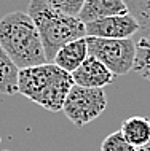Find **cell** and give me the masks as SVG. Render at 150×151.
Returning a JSON list of instances; mask_svg holds the SVG:
<instances>
[{"label": "cell", "instance_id": "obj_1", "mask_svg": "<svg viewBox=\"0 0 150 151\" xmlns=\"http://www.w3.org/2000/svg\"><path fill=\"white\" fill-rule=\"evenodd\" d=\"M0 45L19 70L48 64L42 38L27 13L11 11L0 19Z\"/></svg>", "mask_w": 150, "mask_h": 151}, {"label": "cell", "instance_id": "obj_2", "mask_svg": "<svg viewBox=\"0 0 150 151\" xmlns=\"http://www.w3.org/2000/svg\"><path fill=\"white\" fill-rule=\"evenodd\" d=\"M72 86V75L54 64L22 68L18 73V94L27 97L48 111L62 110Z\"/></svg>", "mask_w": 150, "mask_h": 151}, {"label": "cell", "instance_id": "obj_3", "mask_svg": "<svg viewBox=\"0 0 150 151\" xmlns=\"http://www.w3.org/2000/svg\"><path fill=\"white\" fill-rule=\"evenodd\" d=\"M27 14L32 18L38 30L48 64H53L56 52L64 45L86 37L85 24L78 18L54 10L45 0H30Z\"/></svg>", "mask_w": 150, "mask_h": 151}, {"label": "cell", "instance_id": "obj_4", "mask_svg": "<svg viewBox=\"0 0 150 151\" xmlns=\"http://www.w3.org/2000/svg\"><path fill=\"white\" fill-rule=\"evenodd\" d=\"M88 54L102 62L115 76L133 70L136 59V42L131 38L109 40L86 37Z\"/></svg>", "mask_w": 150, "mask_h": 151}, {"label": "cell", "instance_id": "obj_5", "mask_svg": "<svg viewBox=\"0 0 150 151\" xmlns=\"http://www.w3.org/2000/svg\"><path fill=\"white\" fill-rule=\"evenodd\" d=\"M105 108L107 96L104 89L82 88L74 84L66 97L62 111L72 124H75L77 127H83L91 121L98 119Z\"/></svg>", "mask_w": 150, "mask_h": 151}, {"label": "cell", "instance_id": "obj_6", "mask_svg": "<svg viewBox=\"0 0 150 151\" xmlns=\"http://www.w3.org/2000/svg\"><path fill=\"white\" fill-rule=\"evenodd\" d=\"M139 22L131 13L109 16L98 21L85 24V34L86 37L96 38H109V40H125L131 38L136 32H139Z\"/></svg>", "mask_w": 150, "mask_h": 151}, {"label": "cell", "instance_id": "obj_7", "mask_svg": "<svg viewBox=\"0 0 150 151\" xmlns=\"http://www.w3.org/2000/svg\"><path fill=\"white\" fill-rule=\"evenodd\" d=\"M113 78H115V75L93 56H88L85 62L72 73L74 84L91 89H104L112 83Z\"/></svg>", "mask_w": 150, "mask_h": 151}, {"label": "cell", "instance_id": "obj_8", "mask_svg": "<svg viewBox=\"0 0 150 151\" xmlns=\"http://www.w3.org/2000/svg\"><path fill=\"white\" fill-rule=\"evenodd\" d=\"M129 8L126 0H86L78 14V19L83 24L98 21L109 16L128 14Z\"/></svg>", "mask_w": 150, "mask_h": 151}, {"label": "cell", "instance_id": "obj_9", "mask_svg": "<svg viewBox=\"0 0 150 151\" xmlns=\"http://www.w3.org/2000/svg\"><path fill=\"white\" fill-rule=\"evenodd\" d=\"M88 43H86V37L78 38L75 42H70L67 45H64L61 50L56 52L53 64L58 65L59 68H62L67 73H74L77 68L80 67L85 59L88 58Z\"/></svg>", "mask_w": 150, "mask_h": 151}, {"label": "cell", "instance_id": "obj_10", "mask_svg": "<svg viewBox=\"0 0 150 151\" xmlns=\"http://www.w3.org/2000/svg\"><path fill=\"white\" fill-rule=\"evenodd\" d=\"M123 137L137 151H150V118L131 116L123 121L120 127Z\"/></svg>", "mask_w": 150, "mask_h": 151}, {"label": "cell", "instance_id": "obj_11", "mask_svg": "<svg viewBox=\"0 0 150 151\" xmlns=\"http://www.w3.org/2000/svg\"><path fill=\"white\" fill-rule=\"evenodd\" d=\"M18 73L19 68L0 45V92L5 96H13L18 92Z\"/></svg>", "mask_w": 150, "mask_h": 151}, {"label": "cell", "instance_id": "obj_12", "mask_svg": "<svg viewBox=\"0 0 150 151\" xmlns=\"http://www.w3.org/2000/svg\"><path fill=\"white\" fill-rule=\"evenodd\" d=\"M133 70L150 83V37L144 35L139 42H136V59Z\"/></svg>", "mask_w": 150, "mask_h": 151}, {"label": "cell", "instance_id": "obj_13", "mask_svg": "<svg viewBox=\"0 0 150 151\" xmlns=\"http://www.w3.org/2000/svg\"><path fill=\"white\" fill-rule=\"evenodd\" d=\"M129 13L139 22L141 32L150 37V0H126Z\"/></svg>", "mask_w": 150, "mask_h": 151}, {"label": "cell", "instance_id": "obj_14", "mask_svg": "<svg viewBox=\"0 0 150 151\" xmlns=\"http://www.w3.org/2000/svg\"><path fill=\"white\" fill-rule=\"evenodd\" d=\"M101 151H137V150L123 137V134L120 130H115L102 140Z\"/></svg>", "mask_w": 150, "mask_h": 151}, {"label": "cell", "instance_id": "obj_15", "mask_svg": "<svg viewBox=\"0 0 150 151\" xmlns=\"http://www.w3.org/2000/svg\"><path fill=\"white\" fill-rule=\"evenodd\" d=\"M45 2L50 6L54 8V10L61 11V13L78 18V14H80V11H82L86 0H45Z\"/></svg>", "mask_w": 150, "mask_h": 151}]
</instances>
